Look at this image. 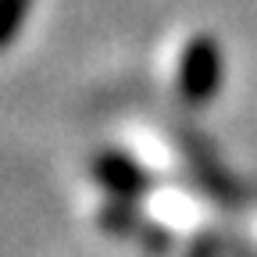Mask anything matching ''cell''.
Segmentation results:
<instances>
[{"instance_id": "1", "label": "cell", "mask_w": 257, "mask_h": 257, "mask_svg": "<svg viewBox=\"0 0 257 257\" xmlns=\"http://www.w3.org/2000/svg\"><path fill=\"white\" fill-rule=\"evenodd\" d=\"M214 72H218V61L211 43H193L182 61V93L189 100H204L214 89Z\"/></svg>"}, {"instance_id": "2", "label": "cell", "mask_w": 257, "mask_h": 257, "mask_svg": "<svg viewBox=\"0 0 257 257\" xmlns=\"http://www.w3.org/2000/svg\"><path fill=\"white\" fill-rule=\"evenodd\" d=\"M32 8V0H0V47H8Z\"/></svg>"}]
</instances>
